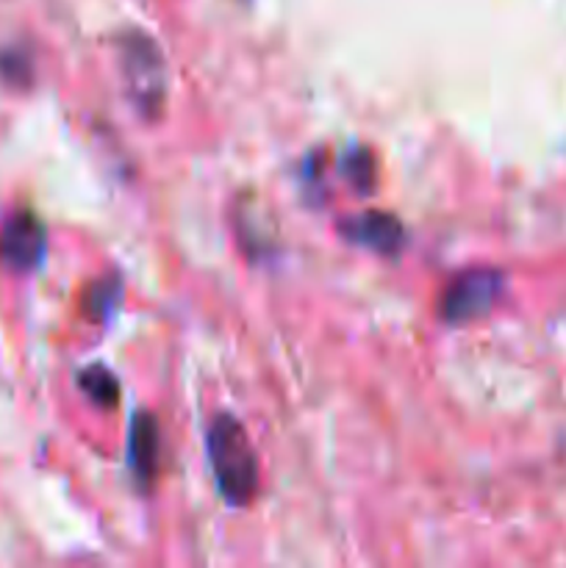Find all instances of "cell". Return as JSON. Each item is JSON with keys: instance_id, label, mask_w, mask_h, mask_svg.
Masks as SVG:
<instances>
[{"instance_id": "1", "label": "cell", "mask_w": 566, "mask_h": 568, "mask_svg": "<svg viewBox=\"0 0 566 568\" xmlns=\"http://www.w3.org/2000/svg\"><path fill=\"white\" fill-rule=\"evenodd\" d=\"M209 460L216 488L231 505H247L259 491V460H255L244 427L231 416H216L209 427Z\"/></svg>"}, {"instance_id": "5", "label": "cell", "mask_w": 566, "mask_h": 568, "mask_svg": "<svg viewBox=\"0 0 566 568\" xmlns=\"http://www.w3.org/2000/svg\"><path fill=\"white\" fill-rule=\"evenodd\" d=\"M344 239L361 244L366 250H375L381 255L400 253L405 242V231L397 216L383 214V211H366V214L353 216L342 225Z\"/></svg>"}, {"instance_id": "3", "label": "cell", "mask_w": 566, "mask_h": 568, "mask_svg": "<svg viewBox=\"0 0 566 568\" xmlns=\"http://www.w3.org/2000/svg\"><path fill=\"white\" fill-rule=\"evenodd\" d=\"M48 250V233L33 214H14L0 231V261L17 272L37 270Z\"/></svg>"}, {"instance_id": "6", "label": "cell", "mask_w": 566, "mask_h": 568, "mask_svg": "<svg viewBox=\"0 0 566 568\" xmlns=\"http://www.w3.org/2000/svg\"><path fill=\"white\" fill-rule=\"evenodd\" d=\"M128 464H131L137 483L142 486L153 483L155 469H159V427H155L153 416H133L131 438H128Z\"/></svg>"}, {"instance_id": "4", "label": "cell", "mask_w": 566, "mask_h": 568, "mask_svg": "<svg viewBox=\"0 0 566 568\" xmlns=\"http://www.w3.org/2000/svg\"><path fill=\"white\" fill-rule=\"evenodd\" d=\"M122 64H125L131 98L148 111L150 105H159L164 98V67H161V55L155 53L153 42L128 39L125 50H122Z\"/></svg>"}, {"instance_id": "2", "label": "cell", "mask_w": 566, "mask_h": 568, "mask_svg": "<svg viewBox=\"0 0 566 568\" xmlns=\"http://www.w3.org/2000/svg\"><path fill=\"white\" fill-rule=\"evenodd\" d=\"M503 275L492 270H475L461 275L453 286L444 292L442 316L447 322H469L486 314L497 297L503 294Z\"/></svg>"}, {"instance_id": "8", "label": "cell", "mask_w": 566, "mask_h": 568, "mask_svg": "<svg viewBox=\"0 0 566 568\" xmlns=\"http://www.w3.org/2000/svg\"><path fill=\"white\" fill-rule=\"evenodd\" d=\"M122 297V286L117 281H105V283H94L87 294V311L98 320H109L111 311L117 308Z\"/></svg>"}, {"instance_id": "7", "label": "cell", "mask_w": 566, "mask_h": 568, "mask_svg": "<svg viewBox=\"0 0 566 568\" xmlns=\"http://www.w3.org/2000/svg\"><path fill=\"white\" fill-rule=\"evenodd\" d=\"M78 383L87 392V397L103 405V408H111L120 399V383H117V377L105 366H89V369L78 375Z\"/></svg>"}, {"instance_id": "9", "label": "cell", "mask_w": 566, "mask_h": 568, "mask_svg": "<svg viewBox=\"0 0 566 568\" xmlns=\"http://www.w3.org/2000/svg\"><path fill=\"white\" fill-rule=\"evenodd\" d=\"M342 166L350 175V181H353V186H358L361 194H366V189L372 186V155L355 150V153L344 155Z\"/></svg>"}]
</instances>
